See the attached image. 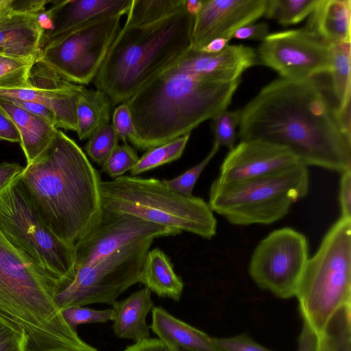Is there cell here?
Here are the masks:
<instances>
[{
    "label": "cell",
    "instance_id": "1",
    "mask_svg": "<svg viewBox=\"0 0 351 351\" xmlns=\"http://www.w3.org/2000/svg\"><path fill=\"white\" fill-rule=\"evenodd\" d=\"M258 64L256 51L243 45L215 54L189 48L126 101L134 145L147 150L191 134L227 109L243 73Z\"/></svg>",
    "mask_w": 351,
    "mask_h": 351
},
{
    "label": "cell",
    "instance_id": "2",
    "mask_svg": "<svg viewBox=\"0 0 351 351\" xmlns=\"http://www.w3.org/2000/svg\"><path fill=\"white\" fill-rule=\"evenodd\" d=\"M313 79H276L241 109L240 141L261 140L288 148L304 166L339 173L351 169V138Z\"/></svg>",
    "mask_w": 351,
    "mask_h": 351
},
{
    "label": "cell",
    "instance_id": "3",
    "mask_svg": "<svg viewBox=\"0 0 351 351\" xmlns=\"http://www.w3.org/2000/svg\"><path fill=\"white\" fill-rule=\"evenodd\" d=\"M19 179L44 223L70 247L100 215L99 173L82 149L58 129Z\"/></svg>",
    "mask_w": 351,
    "mask_h": 351
},
{
    "label": "cell",
    "instance_id": "4",
    "mask_svg": "<svg viewBox=\"0 0 351 351\" xmlns=\"http://www.w3.org/2000/svg\"><path fill=\"white\" fill-rule=\"evenodd\" d=\"M60 280L0 230V323L19 335L24 351H88L55 302Z\"/></svg>",
    "mask_w": 351,
    "mask_h": 351
},
{
    "label": "cell",
    "instance_id": "5",
    "mask_svg": "<svg viewBox=\"0 0 351 351\" xmlns=\"http://www.w3.org/2000/svg\"><path fill=\"white\" fill-rule=\"evenodd\" d=\"M195 17L185 7L152 23H125L93 81L112 106L126 102L191 46Z\"/></svg>",
    "mask_w": 351,
    "mask_h": 351
},
{
    "label": "cell",
    "instance_id": "6",
    "mask_svg": "<svg viewBox=\"0 0 351 351\" xmlns=\"http://www.w3.org/2000/svg\"><path fill=\"white\" fill-rule=\"evenodd\" d=\"M100 196L101 207L107 210L206 239L217 233V221L208 202L199 197L181 195L156 178L122 176L101 180Z\"/></svg>",
    "mask_w": 351,
    "mask_h": 351
},
{
    "label": "cell",
    "instance_id": "7",
    "mask_svg": "<svg viewBox=\"0 0 351 351\" xmlns=\"http://www.w3.org/2000/svg\"><path fill=\"white\" fill-rule=\"evenodd\" d=\"M295 296L304 322L319 335L342 305L351 303V218L340 217L309 257Z\"/></svg>",
    "mask_w": 351,
    "mask_h": 351
},
{
    "label": "cell",
    "instance_id": "8",
    "mask_svg": "<svg viewBox=\"0 0 351 351\" xmlns=\"http://www.w3.org/2000/svg\"><path fill=\"white\" fill-rule=\"evenodd\" d=\"M308 167L302 164L247 180L213 182L208 205L235 226L270 224L285 217L309 189Z\"/></svg>",
    "mask_w": 351,
    "mask_h": 351
},
{
    "label": "cell",
    "instance_id": "9",
    "mask_svg": "<svg viewBox=\"0 0 351 351\" xmlns=\"http://www.w3.org/2000/svg\"><path fill=\"white\" fill-rule=\"evenodd\" d=\"M19 176L0 189V230L14 247L35 263L60 281L68 280L73 274L74 248L59 239L44 223L23 190Z\"/></svg>",
    "mask_w": 351,
    "mask_h": 351
},
{
    "label": "cell",
    "instance_id": "10",
    "mask_svg": "<svg viewBox=\"0 0 351 351\" xmlns=\"http://www.w3.org/2000/svg\"><path fill=\"white\" fill-rule=\"evenodd\" d=\"M153 241L126 245L95 263L74 269L71 279L59 282L54 298L59 308L95 303L112 305L121 294L139 282Z\"/></svg>",
    "mask_w": 351,
    "mask_h": 351
},
{
    "label": "cell",
    "instance_id": "11",
    "mask_svg": "<svg viewBox=\"0 0 351 351\" xmlns=\"http://www.w3.org/2000/svg\"><path fill=\"white\" fill-rule=\"evenodd\" d=\"M121 17L98 20L58 36L41 47L36 60L69 82L88 84L121 29Z\"/></svg>",
    "mask_w": 351,
    "mask_h": 351
},
{
    "label": "cell",
    "instance_id": "12",
    "mask_svg": "<svg viewBox=\"0 0 351 351\" xmlns=\"http://www.w3.org/2000/svg\"><path fill=\"white\" fill-rule=\"evenodd\" d=\"M306 237L289 227L271 232L254 248L248 273L260 288L276 296H295L309 258Z\"/></svg>",
    "mask_w": 351,
    "mask_h": 351
},
{
    "label": "cell",
    "instance_id": "13",
    "mask_svg": "<svg viewBox=\"0 0 351 351\" xmlns=\"http://www.w3.org/2000/svg\"><path fill=\"white\" fill-rule=\"evenodd\" d=\"M256 55L259 64L289 80L313 79L329 73L332 67L330 45L306 27L269 34L261 42Z\"/></svg>",
    "mask_w": 351,
    "mask_h": 351
},
{
    "label": "cell",
    "instance_id": "14",
    "mask_svg": "<svg viewBox=\"0 0 351 351\" xmlns=\"http://www.w3.org/2000/svg\"><path fill=\"white\" fill-rule=\"evenodd\" d=\"M182 232L102 208L96 221L74 245L73 270L95 263L126 245Z\"/></svg>",
    "mask_w": 351,
    "mask_h": 351
},
{
    "label": "cell",
    "instance_id": "15",
    "mask_svg": "<svg viewBox=\"0 0 351 351\" xmlns=\"http://www.w3.org/2000/svg\"><path fill=\"white\" fill-rule=\"evenodd\" d=\"M267 0H203L194 19L192 49L199 50L210 40H231L240 28L264 15Z\"/></svg>",
    "mask_w": 351,
    "mask_h": 351
},
{
    "label": "cell",
    "instance_id": "16",
    "mask_svg": "<svg viewBox=\"0 0 351 351\" xmlns=\"http://www.w3.org/2000/svg\"><path fill=\"white\" fill-rule=\"evenodd\" d=\"M300 164L284 146L261 140L240 141L225 157L213 182L226 184L247 180Z\"/></svg>",
    "mask_w": 351,
    "mask_h": 351
},
{
    "label": "cell",
    "instance_id": "17",
    "mask_svg": "<svg viewBox=\"0 0 351 351\" xmlns=\"http://www.w3.org/2000/svg\"><path fill=\"white\" fill-rule=\"evenodd\" d=\"M43 14L45 44L75 28L103 19L127 14L132 0L55 1Z\"/></svg>",
    "mask_w": 351,
    "mask_h": 351
},
{
    "label": "cell",
    "instance_id": "18",
    "mask_svg": "<svg viewBox=\"0 0 351 351\" xmlns=\"http://www.w3.org/2000/svg\"><path fill=\"white\" fill-rule=\"evenodd\" d=\"M28 83L54 113L57 128L76 132L77 104L84 86L64 80L36 59L29 71Z\"/></svg>",
    "mask_w": 351,
    "mask_h": 351
},
{
    "label": "cell",
    "instance_id": "19",
    "mask_svg": "<svg viewBox=\"0 0 351 351\" xmlns=\"http://www.w3.org/2000/svg\"><path fill=\"white\" fill-rule=\"evenodd\" d=\"M43 14L11 12L1 15L0 54L36 59L45 31Z\"/></svg>",
    "mask_w": 351,
    "mask_h": 351
},
{
    "label": "cell",
    "instance_id": "20",
    "mask_svg": "<svg viewBox=\"0 0 351 351\" xmlns=\"http://www.w3.org/2000/svg\"><path fill=\"white\" fill-rule=\"evenodd\" d=\"M149 326L159 339L179 351H219L213 337L176 318L162 307H154Z\"/></svg>",
    "mask_w": 351,
    "mask_h": 351
},
{
    "label": "cell",
    "instance_id": "21",
    "mask_svg": "<svg viewBox=\"0 0 351 351\" xmlns=\"http://www.w3.org/2000/svg\"><path fill=\"white\" fill-rule=\"evenodd\" d=\"M154 307L151 291L146 287L133 292L123 300L115 301L112 308L114 335L134 342L149 337L150 327L146 317Z\"/></svg>",
    "mask_w": 351,
    "mask_h": 351
},
{
    "label": "cell",
    "instance_id": "22",
    "mask_svg": "<svg viewBox=\"0 0 351 351\" xmlns=\"http://www.w3.org/2000/svg\"><path fill=\"white\" fill-rule=\"evenodd\" d=\"M350 0H318L304 27L332 45L350 41Z\"/></svg>",
    "mask_w": 351,
    "mask_h": 351
},
{
    "label": "cell",
    "instance_id": "23",
    "mask_svg": "<svg viewBox=\"0 0 351 351\" xmlns=\"http://www.w3.org/2000/svg\"><path fill=\"white\" fill-rule=\"evenodd\" d=\"M0 108L14 122L20 135V145L27 165L32 162L49 145L58 128L13 103L0 97Z\"/></svg>",
    "mask_w": 351,
    "mask_h": 351
},
{
    "label": "cell",
    "instance_id": "24",
    "mask_svg": "<svg viewBox=\"0 0 351 351\" xmlns=\"http://www.w3.org/2000/svg\"><path fill=\"white\" fill-rule=\"evenodd\" d=\"M139 282L158 296L179 302L184 283L173 269L168 256L159 248L147 252L142 267Z\"/></svg>",
    "mask_w": 351,
    "mask_h": 351
},
{
    "label": "cell",
    "instance_id": "25",
    "mask_svg": "<svg viewBox=\"0 0 351 351\" xmlns=\"http://www.w3.org/2000/svg\"><path fill=\"white\" fill-rule=\"evenodd\" d=\"M112 102L103 91L84 88L77 104V130L80 140L89 138L101 128L110 123Z\"/></svg>",
    "mask_w": 351,
    "mask_h": 351
},
{
    "label": "cell",
    "instance_id": "26",
    "mask_svg": "<svg viewBox=\"0 0 351 351\" xmlns=\"http://www.w3.org/2000/svg\"><path fill=\"white\" fill-rule=\"evenodd\" d=\"M350 45V41H346L330 45L332 67L329 73L338 107L351 98Z\"/></svg>",
    "mask_w": 351,
    "mask_h": 351
},
{
    "label": "cell",
    "instance_id": "27",
    "mask_svg": "<svg viewBox=\"0 0 351 351\" xmlns=\"http://www.w3.org/2000/svg\"><path fill=\"white\" fill-rule=\"evenodd\" d=\"M186 0H132L126 24L141 25L154 23L184 8Z\"/></svg>",
    "mask_w": 351,
    "mask_h": 351
},
{
    "label": "cell",
    "instance_id": "28",
    "mask_svg": "<svg viewBox=\"0 0 351 351\" xmlns=\"http://www.w3.org/2000/svg\"><path fill=\"white\" fill-rule=\"evenodd\" d=\"M190 135L191 134H185L167 143L147 149L131 169V176H136L179 159L184 151Z\"/></svg>",
    "mask_w": 351,
    "mask_h": 351
},
{
    "label": "cell",
    "instance_id": "29",
    "mask_svg": "<svg viewBox=\"0 0 351 351\" xmlns=\"http://www.w3.org/2000/svg\"><path fill=\"white\" fill-rule=\"evenodd\" d=\"M318 0H267L264 15L283 26L297 24L309 16Z\"/></svg>",
    "mask_w": 351,
    "mask_h": 351
},
{
    "label": "cell",
    "instance_id": "30",
    "mask_svg": "<svg viewBox=\"0 0 351 351\" xmlns=\"http://www.w3.org/2000/svg\"><path fill=\"white\" fill-rule=\"evenodd\" d=\"M35 60L0 54V90L30 88L28 76Z\"/></svg>",
    "mask_w": 351,
    "mask_h": 351
},
{
    "label": "cell",
    "instance_id": "31",
    "mask_svg": "<svg viewBox=\"0 0 351 351\" xmlns=\"http://www.w3.org/2000/svg\"><path fill=\"white\" fill-rule=\"evenodd\" d=\"M351 303L340 306L330 319L325 332L331 338L334 351H351Z\"/></svg>",
    "mask_w": 351,
    "mask_h": 351
},
{
    "label": "cell",
    "instance_id": "32",
    "mask_svg": "<svg viewBox=\"0 0 351 351\" xmlns=\"http://www.w3.org/2000/svg\"><path fill=\"white\" fill-rule=\"evenodd\" d=\"M241 109L224 110L211 119L214 143L231 150L235 146L236 128L241 119Z\"/></svg>",
    "mask_w": 351,
    "mask_h": 351
},
{
    "label": "cell",
    "instance_id": "33",
    "mask_svg": "<svg viewBox=\"0 0 351 351\" xmlns=\"http://www.w3.org/2000/svg\"><path fill=\"white\" fill-rule=\"evenodd\" d=\"M119 140L112 124L109 123L90 136L85 145V152L94 162L102 165L118 145Z\"/></svg>",
    "mask_w": 351,
    "mask_h": 351
},
{
    "label": "cell",
    "instance_id": "34",
    "mask_svg": "<svg viewBox=\"0 0 351 351\" xmlns=\"http://www.w3.org/2000/svg\"><path fill=\"white\" fill-rule=\"evenodd\" d=\"M219 149V145L214 143L210 152L201 162L174 178L162 180L163 182L181 195H193L192 192L198 178Z\"/></svg>",
    "mask_w": 351,
    "mask_h": 351
},
{
    "label": "cell",
    "instance_id": "35",
    "mask_svg": "<svg viewBox=\"0 0 351 351\" xmlns=\"http://www.w3.org/2000/svg\"><path fill=\"white\" fill-rule=\"evenodd\" d=\"M139 160L136 151L128 144L118 145L102 164V171L111 178L123 176L135 166Z\"/></svg>",
    "mask_w": 351,
    "mask_h": 351
},
{
    "label": "cell",
    "instance_id": "36",
    "mask_svg": "<svg viewBox=\"0 0 351 351\" xmlns=\"http://www.w3.org/2000/svg\"><path fill=\"white\" fill-rule=\"evenodd\" d=\"M62 313L66 322L76 330L80 325L105 323L112 321L113 317L112 308L95 310L80 306L65 308Z\"/></svg>",
    "mask_w": 351,
    "mask_h": 351
},
{
    "label": "cell",
    "instance_id": "37",
    "mask_svg": "<svg viewBox=\"0 0 351 351\" xmlns=\"http://www.w3.org/2000/svg\"><path fill=\"white\" fill-rule=\"evenodd\" d=\"M112 125L124 144L130 141L133 145L136 140V132L131 112L126 102L122 103L114 109L112 114Z\"/></svg>",
    "mask_w": 351,
    "mask_h": 351
},
{
    "label": "cell",
    "instance_id": "38",
    "mask_svg": "<svg viewBox=\"0 0 351 351\" xmlns=\"http://www.w3.org/2000/svg\"><path fill=\"white\" fill-rule=\"evenodd\" d=\"M213 341L219 351H273L245 334L229 337H213Z\"/></svg>",
    "mask_w": 351,
    "mask_h": 351
},
{
    "label": "cell",
    "instance_id": "39",
    "mask_svg": "<svg viewBox=\"0 0 351 351\" xmlns=\"http://www.w3.org/2000/svg\"><path fill=\"white\" fill-rule=\"evenodd\" d=\"M50 3L45 0H0V16L11 12L43 14Z\"/></svg>",
    "mask_w": 351,
    "mask_h": 351
},
{
    "label": "cell",
    "instance_id": "40",
    "mask_svg": "<svg viewBox=\"0 0 351 351\" xmlns=\"http://www.w3.org/2000/svg\"><path fill=\"white\" fill-rule=\"evenodd\" d=\"M339 202L341 217L351 218V169L340 173Z\"/></svg>",
    "mask_w": 351,
    "mask_h": 351
},
{
    "label": "cell",
    "instance_id": "41",
    "mask_svg": "<svg viewBox=\"0 0 351 351\" xmlns=\"http://www.w3.org/2000/svg\"><path fill=\"white\" fill-rule=\"evenodd\" d=\"M8 101L13 103L25 110L41 117L54 125L57 128L56 118L54 113L45 106L29 101L19 99L1 97Z\"/></svg>",
    "mask_w": 351,
    "mask_h": 351
},
{
    "label": "cell",
    "instance_id": "42",
    "mask_svg": "<svg viewBox=\"0 0 351 351\" xmlns=\"http://www.w3.org/2000/svg\"><path fill=\"white\" fill-rule=\"evenodd\" d=\"M269 25L266 23H250L239 29L232 38L263 41L269 34Z\"/></svg>",
    "mask_w": 351,
    "mask_h": 351
},
{
    "label": "cell",
    "instance_id": "43",
    "mask_svg": "<svg viewBox=\"0 0 351 351\" xmlns=\"http://www.w3.org/2000/svg\"><path fill=\"white\" fill-rule=\"evenodd\" d=\"M0 351H24L19 335L0 323Z\"/></svg>",
    "mask_w": 351,
    "mask_h": 351
},
{
    "label": "cell",
    "instance_id": "44",
    "mask_svg": "<svg viewBox=\"0 0 351 351\" xmlns=\"http://www.w3.org/2000/svg\"><path fill=\"white\" fill-rule=\"evenodd\" d=\"M123 351H178L167 346L158 338H146L128 346Z\"/></svg>",
    "mask_w": 351,
    "mask_h": 351
},
{
    "label": "cell",
    "instance_id": "45",
    "mask_svg": "<svg viewBox=\"0 0 351 351\" xmlns=\"http://www.w3.org/2000/svg\"><path fill=\"white\" fill-rule=\"evenodd\" d=\"M318 335L311 327L304 322L298 339L297 351H317Z\"/></svg>",
    "mask_w": 351,
    "mask_h": 351
},
{
    "label": "cell",
    "instance_id": "46",
    "mask_svg": "<svg viewBox=\"0 0 351 351\" xmlns=\"http://www.w3.org/2000/svg\"><path fill=\"white\" fill-rule=\"evenodd\" d=\"M0 141L20 142L17 128L10 117L0 108Z\"/></svg>",
    "mask_w": 351,
    "mask_h": 351
},
{
    "label": "cell",
    "instance_id": "47",
    "mask_svg": "<svg viewBox=\"0 0 351 351\" xmlns=\"http://www.w3.org/2000/svg\"><path fill=\"white\" fill-rule=\"evenodd\" d=\"M18 163L3 162L0 164V189L8 184L15 177L21 174L24 170Z\"/></svg>",
    "mask_w": 351,
    "mask_h": 351
},
{
    "label": "cell",
    "instance_id": "48",
    "mask_svg": "<svg viewBox=\"0 0 351 351\" xmlns=\"http://www.w3.org/2000/svg\"><path fill=\"white\" fill-rule=\"evenodd\" d=\"M230 40L226 38H218L208 42L199 50L210 54H215L222 51L228 45Z\"/></svg>",
    "mask_w": 351,
    "mask_h": 351
},
{
    "label": "cell",
    "instance_id": "49",
    "mask_svg": "<svg viewBox=\"0 0 351 351\" xmlns=\"http://www.w3.org/2000/svg\"><path fill=\"white\" fill-rule=\"evenodd\" d=\"M317 351H334L332 339L325 332L318 335Z\"/></svg>",
    "mask_w": 351,
    "mask_h": 351
},
{
    "label": "cell",
    "instance_id": "50",
    "mask_svg": "<svg viewBox=\"0 0 351 351\" xmlns=\"http://www.w3.org/2000/svg\"><path fill=\"white\" fill-rule=\"evenodd\" d=\"M203 0H186V10L193 16L195 17L202 6Z\"/></svg>",
    "mask_w": 351,
    "mask_h": 351
},
{
    "label": "cell",
    "instance_id": "51",
    "mask_svg": "<svg viewBox=\"0 0 351 351\" xmlns=\"http://www.w3.org/2000/svg\"><path fill=\"white\" fill-rule=\"evenodd\" d=\"M175 349H176V348H175ZM176 350H177V349H176ZM178 351H179V350H178Z\"/></svg>",
    "mask_w": 351,
    "mask_h": 351
}]
</instances>
